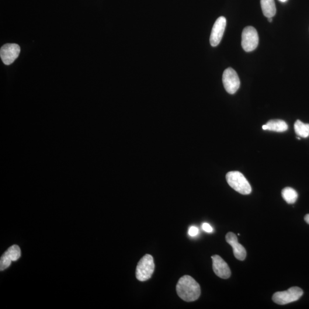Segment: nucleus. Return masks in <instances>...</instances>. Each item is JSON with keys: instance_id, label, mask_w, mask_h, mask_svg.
<instances>
[{"instance_id": "obj_7", "label": "nucleus", "mask_w": 309, "mask_h": 309, "mask_svg": "<svg viewBox=\"0 0 309 309\" xmlns=\"http://www.w3.org/2000/svg\"><path fill=\"white\" fill-rule=\"evenodd\" d=\"M225 26H226V19L225 17H219L214 24L212 29L210 42L212 47H217L221 43L224 36Z\"/></svg>"}, {"instance_id": "obj_8", "label": "nucleus", "mask_w": 309, "mask_h": 309, "mask_svg": "<svg viewBox=\"0 0 309 309\" xmlns=\"http://www.w3.org/2000/svg\"><path fill=\"white\" fill-rule=\"evenodd\" d=\"M20 53V47L16 44H6L2 47L0 51L1 60L5 65L12 64L18 57Z\"/></svg>"}, {"instance_id": "obj_4", "label": "nucleus", "mask_w": 309, "mask_h": 309, "mask_svg": "<svg viewBox=\"0 0 309 309\" xmlns=\"http://www.w3.org/2000/svg\"><path fill=\"white\" fill-rule=\"evenodd\" d=\"M303 290L298 287H292L286 291H279L274 293L273 300L274 303L281 305H286L297 301L303 296Z\"/></svg>"}, {"instance_id": "obj_6", "label": "nucleus", "mask_w": 309, "mask_h": 309, "mask_svg": "<svg viewBox=\"0 0 309 309\" xmlns=\"http://www.w3.org/2000/svg\"><path fill=\"white\" fill-rule=\"evenodd\" d=\"M222 82L225 91L231 95L237 92L240 86V80L237 73L231 68H228L224 71Z\"/></svg>"}, {"instance_id": "obj_9", "label": "nucleus", "mask_w": 309, "mask_h": 309, "mask_svg": "<svg viewBox=\"0 0 309 309\" xmlns=\"http://www.w3.org/2000/svg\"><path fill=\"white\" fill-rule=\"evenodd\" d=\"M21 256V250L19 246L13 245L5 252L0 259V270L8 268L12 261H16Z\"/></svg>"}, {"instance_id": "obj_20", "label": "nucleus", "mask_w": 309, "mask_h": 309, "mask_svg": "<svg viewBox=\"0 0 309 309\" xmlns=\"http://www.w3.org/2000/svg\"><path fill=\"white\" fill-rule=\"evenodd\" d=\"M280 1H281V2H286V1H287V0H280Z\"/></svg>"}, {"instance_id": "obj_18", "label": "nucleus", "mask_w": 309, "mask_h": 309, "mask_svg": "<svg viewBox=\"0 0 309 309\" xmlns=\"http://www.w3.org/2000/svg\"><path fill=\"white\" fill-rule=\"evenodd\" d=\"M305 221L309 225V214L306 215V216L305 217Z\"/></svg>"}, {"instance_id": "obj_2", "label": "nucleus", "mask_w": 309, "mask_h": 309, "mask_svg": "<svg viewBox=\"0 0 309 309\" xmlns=\"http://www.w3.org/2000/svg\"><path fill=\"white\" fill-rule=\"evenodd\" d=\"M229 185L242 195H249L252 193V187L245 176L239 171H230L225 176Z\"/></svg>"}, {"instance_id": "obj_16", "label": "nucleus", "mask_w": 309, "mask_h": 309, "mask_svg": "<svg viewBox=\"0 0 309 309\" xmlns=\"http://www.w3.org/2000/svg\"><path fill=\"white\" fill-rule=\"evenodd\" d=\"M199 233V230L196 226H192L189 228V234L191 237H196Z\"/></svg>"}, {"instance_id": "obj_10", "label": "nucleus", "mask_w": 309, "mask_h": 309, "mask_svg": "<svg viewBox=\"0 0 309 309\" xmlns=\"http://www.w3.org/2000/svg\"><path fill=\"white\" fill-rule=\"evenodd\" d=\"M213 259V268L216 275L222 279H227L231 276V270L227 263L220 256H211Z\"/></svg>"}, {"instance_id": "obj_14", "label": "nucleus", "mask_w": 309, "mask_h": 309, "mask_svg": "<svg viewBox=\"0 0 309 309\" xmlns=\"http://www.w3.org/2000/svg\"><path fill=\"white\" fill-rule=\"evenodd\" d=\"M283 198L288 204H294L298 199V193L291 187H286L282 191Z\"/></svg>"}, {"instance_id": "obj_12", "label": "nucleus", "mask_w": 309, "mask_h": 309, "mask_svg": "<svg viewBox=\"0 0 309 309\" xmlns=\"http://www.w3.org/2000/svg\"><path fill=\"white\" fill-rule=\"evenodd\" d=\"M262 129L277 132V133H283L288 130V125L282 120H271L265 125H263Z\"/></svg>"}, {"instance_id": "obj_1", "label": "nucleus", "mask_w": 309, "mask_h": 309, "mask_svg": "<svg viewBox=\"0 0 309 309\" xmlns=\"http://www.w3.org/2000/svg\"><path fill=\"white\" fill-rule=\"evenodd\" d=\"M176 292L179 297L184 301H195L200 296V287L193 277L185 276L180 278L177 283Z\"/></svg>"}, {"instance_id": "obj_19", "label": "nucleus", "mask_w": 309, "mask_h": 309, "mask_svg": "<svg viewBox=\"0 0 309 309\" xmlns=\"http://www.w3.org/2000/svg\"><path fill=\"white\" fill-rule=\"evenodd\" d=\"M272 21H273V19H272V17H271V18H268V22L269 23H272Z\"/></svg>"}, {"instance_id": "obj_17", "label": "nucleus", "mask_w": 309, "mask_h": 309, "mask_svg": "<svg viewBox=\"0 0 309 309\" xmlns=\"http://www.w3.org/2000/svg\"><path fill=\"white\" fill-rule=\"evenodd\" d=\"M202 228L204 231L208 232V233H211L213 231V228L209 224L204 223L202 225Z\"/></svg>"}, {"instance_id": "obj_3", "label": "nucleus", "mask_w": 309, "mask_h": 309, "mask_svg": "<svg viewBox=\"0 0 309 309\" xmlns=\"http://www.w3.org/2000/svg\"><path fill=\"white\" fill-rule=\"evenodd\" d=\"M154 259L150 254L145 255L139 262L136 270L137 279L141 282L151 279L154 272Z\"/></svg>"}, {"instance_id": "obj_15", "label": "nucleus", "mask_w": 309, "mask_h": 309, "mask_svg": "<svg viewBox=\"0 0 309 309\" xmlns=\"http://www.w3.org/2000/svg\"><path fill=\"white\" fill-rule=\"evenodd\" d=\"M294 130L298 137L306 138L309 137V124H305L298 120L294 124Z\"/></svg>"}, {"instance_id": "obj_13", "label": "nucleus", "mask_w": 309, "mask_h": 309, "mask_svg": "<svg viewBox=\"0 0 309 309\" xmlns=\"http://www.w3.org/2000/svg\"><path fill=\"white\" fill-rule=\"evenodd\" d=\"M260 5L264 16L273 18L276 15V7L274 0H260Z\"/></svg>"}, {"instance_id": "obj_5", "label": "nucleus", "mask_w": 309, "mask_h": 309, "mask_svg": "<svg viewBox=\"0 0 309 309\" xmlns=\"http://www.w3.org/2000/svg\"><path fill=\"white\" fill-rule=\"evenodd\" d=\"M259 36L257 31L254 27H246L242 34V47L245 51L250 52L257 48Z\"/></svg>"}, {"instance_id": "obj_11", "label": "nucleus", "mask_w": 309, "mask_h": 309, "mask_svg": "<svg viewBox=\"0 0 309 309\" xmlns=\"http://www.w3.org/2000/svg\"><path fill=\"white\" fill-rule=\"evenodd\" d=\"M225 240L232 246L235 258L239 260H244L246 258V251L242 245L239 244L238 238L233 232H228L225 235Z\"/></svg>"}]
</instances>
